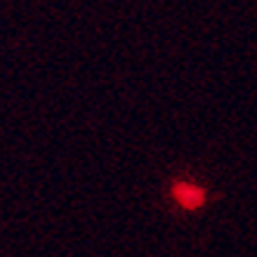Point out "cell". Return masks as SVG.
Instances as JSON below:
<instances>
[{"label":"cell","mask_w":257,"mask_h":257,"mask_svg":"<svg viewBox=\"0 0 257 257\" xmlns=\"http://www.w3.org/2000/svg\"><path fill=\"white\" fill-rule=\"evenodd\" d=\"M172 198L184 208V210H198L205 205L208 201V196L203 191L201 187H196V184H189V182H177L175 187H172Z\"/></svg>","instance_id":"6da1fadb"}]
</instances>
